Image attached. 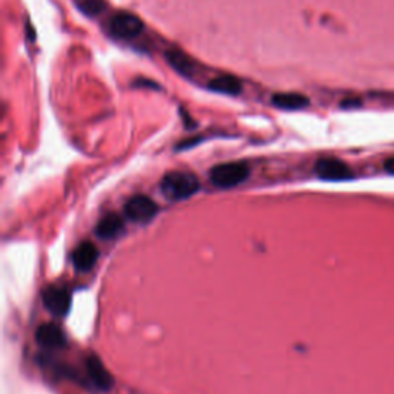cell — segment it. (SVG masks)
Wrapping results in <instances>:
<instances>
[{
	"label": "cell",
	"instance_id": "8992f818",
	"mask_svg": "<svg viewBox=\"0 0 394 394\" xmlns=\"http://www.w3.org/2000/svg\"><path fill=\"white\" fill-rule=\"evenodd\" d=\"M42 300L45 308L58 317H65L70 312L71 307V294L68 289L62 287H48L45 288L42 294Z\"/></svg>",
	"mask_w": 394,
	"mask_h": 394
},
{
	"label": "cell",
	"instance_id": "30bf717a",
	"mask_svg": "<svg viewBox=\"0 0 394 394\" xmlns=\"http://www.w3.org/2000/svg\"><path fill=\"white\" fill-rule=\"evenodd\" d=\"M273 105L287 110V111H297L304 110L309 105V99L299 92H277L273 96Z\"/></svg>",
	"mask_w": 394,
	"mask_h": 394
},
{
	"label": "cell",
	"instance_id": "6da1fadb",
	"mask_svg": "<svg viewBox=\"0 0 394 394\" xmlns=\"http://www.w3.org/2000/svg\"><path fill=\"white\" fill-rule=\"evenodd\" d=\"M201 188L199 179L186 171H171L164 176L161 190L170 201H183L194 196Z\"/></svg>",
	"mask_w": 394,
	"mask_h": 394
},
{
	"label": "cell",
	"instance_id": "7c38bea8",
	"mask_svg": "<svg viewBox=\"0 0 394 394\" xmlns=\"http://www.w3.org/2000/svg\"><path fill=\"white\" fill-rule=\"evenodd\" d=\"M208 90L214 92H220V95L238 96L242 91V83L239 79L233 76H219L208 83Z\"/></svg>",
	"mask_w": 394,
	"mask_h": 394
},
{
	"label": "cell",
	"instance_id": "9c48e42d",
	"mask_svg": "<svg viewBox=\"0 0 394 394\" xmlns=\"http://www.w3.org/2000/svg\"><path fill=\"white\" fill-rule=\"evenodd\" d=\"M99 257V250L92 242H82L80 245L74 250L73 262L74 267L79 271H88L97 262Z\"/></svg>",
	"mask_w": 394,
	"mask_h": 394
},
{
	"label": "cell",
	"instance_id": "5b68a950",
	"mask_svg": "<svg viewBox=\"0 0 394 394\" xmlns=\"http://www.w3.org/2000/svg\"><path fill=\"white\" fill-rule=\"evenodd\" d=\"M159 211L157 203L145 194H137L133 196L125 205V214L129 220L139 222V223H147L154 219V215Z\"/></svg>",
	"mask_w": 394,
	"mask_h": 394
},
{
	"label": "cell",
	"instance_id": "7a4b0ae2",
	"mask_svg": "<svg viewBox=\"0 0 394 394\" xmlns=\"http://www.w3.org/2000/svg\"><path fill=\"white\" fill-rule=\"evenodd\" d=\"M250 176V166L243 162H228L215 165L211 173L210 179L218 186V188H234V186L245 182Z\"/></svg>",
	"mask_w": 394,
	"mask_h": 394
},
{
	"label": "cell",
	"instance_id": "5bb4252c",
	"mask_svg": "<svg viewBox=\"0 0 394 394\" xmlns=\"http://www.w3.org/2000/svg\"><path fill=\"white\" fill-rule=\"evenodd\" d=\"M76 6L83 14L92 17L100 14L107 5L103 0H76Z\"/></svg>",
	"mask_w": 394,
	"mask_h": 394
},
{
	"label": "cell",
	"instance_id": "8fae6325",
	"mask_svg": "<svg viewBox=\"0 0 394 394\" xmlns=\"http://www.w3.org/2000/svg\"><path fill=\"white\" fill-rule=\"evenodd\" d=\"M124 230V220L120 219L117 214H107L105 218H102L96 227L97 236L102 239H115Z\"/></svg>",
	"mask_w": 394,
	"mask_h": 394
},
{
	"label": "cell",
	"instance_id": "ba28073f",
	"mask_svg": "<svg viewBox=\"0 0 394 394\" xmlns=\"http://www.w3.org/2000/svg\"><path fill=\"white\" fill-rule=\"evenodd\" d=\"M87 371L88 378L95 383V387L102 391H108L112 387V376L108 373V370L103 367L102 361L97 356H90L87 359Z\"/></svg>",
	"mask_w": 394,
	"mask_h": 394
},
{
	"label": "cell",
	"instance_id": "52a82bcc",
	"mask_svg": "<svg viewBox=\"0 0 394 394\" xmlns=\"http://www.w3.org/2000/svg\"><path fill=\"white\" fill-rule=\"evenodd\" d=\"M36 341L42 348L46 350H60L67 345V339H65L63 331L54 324L41 325L39 330L36 333Z\"/></svg>",
	"mask_w": 394,
	"mask_h": 394
},
{
	"label": "cell",
	"instance_id": "3957f363",
	"mask_svg": "<svg viewBox=\"0 0 394 394\" xmlns=\"http://www.w3.org/2000/svg\"><path fill=\"white\" fill-rule=\"evenodd\" d=\"M316 176L322 181H331V182H339V181H350L353 174L351 168L342 162L341 159L334 157H322L319 159L314 166Z\"/></svg>",
	"mask_w": 394,
	"mask_h": 394
},
{
	"label": "cell",
	"instance_id": "4fadbf2b",
	"mask_svg": "<svg viewBox=\"0 0 394 394\" xmlns=\"http://www.w3.org/2000/svg\"><path fill=\"white\" fill-rule=\"evenodd\" d=\"M166 60L177 73L183 74V76H191L193 71H194L193 60L186 58V55L181 51H176V50L168 51L166 53Z\"/></svg>",
	"mask_w": 394,
	"mask_h": 394
},
{
	"label": "cell",
	"instance_id": "277c9868",
	"mask_svg": "<svg viewBox=\"0 0 394 394\" xmlns=\"http://www.w3.org/2000/svg\"><path fill=\"white\" fill-rule=\"evenodd\" d=\"M144 31V22L131 13H117L110 21V33L117 39H134Z\"/></svg>",
	"mask_w": 394,
	"mask_h": 394
},
{
	"label": "cell",
	"instance_id": "9a60e30c",
	"mask_svg": "<svg viewBox=\"0 0 394 394\" xmlns=\"http://www.w3.org/2000/svg\"><path fill=\"white\" fill-rule=\"evenodd\" d=\"M383 166H385V171H387V173L394 174V156L390 157V159H387L385 165H383Z\"/></svg>",
	"mask_w": 394,
	"mask_h": 394
}]
</instances>
